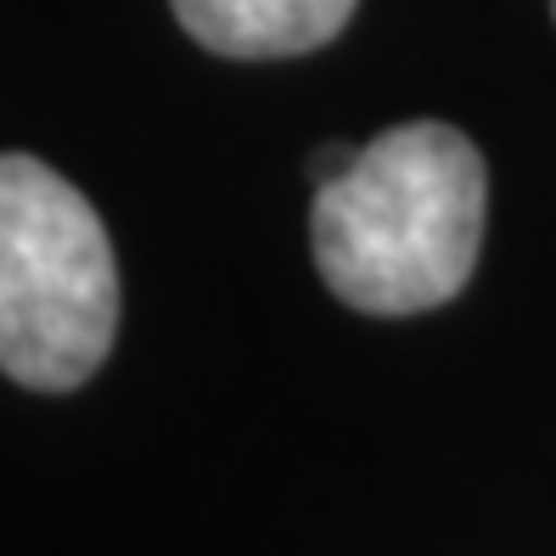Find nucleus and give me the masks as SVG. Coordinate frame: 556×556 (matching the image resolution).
<instances>
[{
    "mask_svg": "<svg viewBox=\"0 0 556 556\" xmlns=\"http://www.w3.org/2000/svg\"><path fill=\"white\" fill-rule=\"evenodd\" d=\"M489 175L450 124H400L315 186L320 281L366 315H421L467 287L483 248Z\"/></svg>",
    "mask_w": 556,
    "mask_h": 556,
    "instance_id": "obj_1",
    "label": "nucleus"
},
{
    "mask_svg": "<svg viewBox=\"0 0 556 556\" xmlns=\"http://www.w3.org/2000/svg\"><path fill=\"white\" fill-rule=\"evenodd\" d=\"M118 332V265L96 208L28 152L0 157V371L68 394Z\"/></svg>",
    "mask_w": 556,
    "mask_h": 556,
    "instance_id": "obj_2",
    "label": "nucleus"
},
{
    "mask_svg": "<svg viewBox=\"0 0 556 556\" xmlns=\"http://www.w3.org/2000/svg\"><path fill=\"white\" fill-rule=\"evenodd\" d=\"M175 17L219 56H304L354 17V0H175Z\"/></svg>",
    "mask_w": 556,
    "mask_h": 556,
    "instance_id": "obj_3",
    "label": "nucleus"
},
{
    "mask_svg": "<svg viewBox=\"0 0 556 556\" xmlns=\"http://www.w3.org/2000/svg\"><path fill=\"white\" fill-rule=\"evenodd\" d=\"M354 152H359V147H320V152L309 157V175H315V186H320V180H332V175H343L349 163H354Z\"/></svg>",
    "mask_w": 556,
    "mask_h": 556,
    "instance_id": "obj_4",
    "label": "nucleus"
},
{
    "mask_svg": "<svg viewBox=\"0 0 556 556\" xmlns=\"http://www.w3.org/2000/svg\"><path fill=\"white\" fill-rule=\"evenodd\" d=\"M551 7H556V0H551Z\"/></svg>",
    "mask_w": 556,
    "mask_h": 556,
    "instance_id": "obj_5",
    "label": "nucleus"
}]
</instances>
